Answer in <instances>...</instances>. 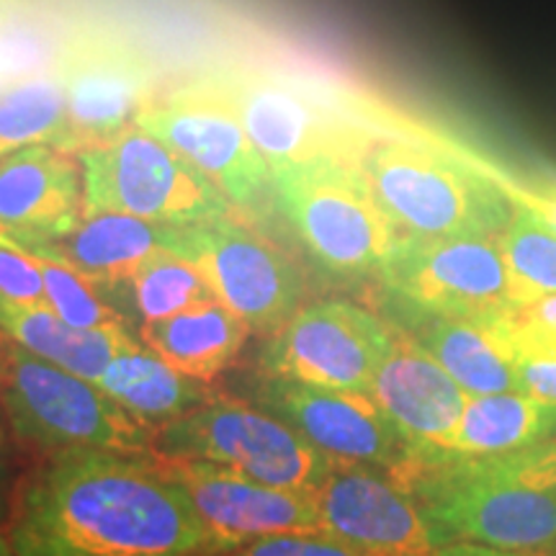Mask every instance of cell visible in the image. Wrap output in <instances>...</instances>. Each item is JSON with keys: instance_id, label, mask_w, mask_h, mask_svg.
Masks as SVG:
<instances>
[{"instance_id": "7a4b0ae2", "label": "cell", "mask_w": 556, "mask_h": 556, "mask_svg": "<svg viewBox=\"0 0 556 556\" xmlns=\"http://www.w3.org/2000/svg\"><path fill=\"white\" fill-rule=\"evenodd\" d=\"M358 168L387 217L409 238L497 240L516 212L500 180L428 137L377 135Z\"/></svg>"}, {"instance_id": "4316f807", "label": "cell", "mask_w": 556, "mask_h": 556, "mask_svg": "<svg viewBox=\"0 0 556 556\" xmlns=\"http://www.w3.org/2000/svg\"><path fill=\"white\" fill-rule=\"evenodd\" d=\"M497 248L516 302L556 294V229L539 212L516 199V212L497 238Z\"/></svg>"}, {"instance_id": "277c9868", "label": "cell", "mask_w": 556, "mask_h": 556, "mask_svg": "<svg viewBox=\"0 0 556 556\" xmlns=\"http://www.w3.org/2000/svg\"><path fill=\"white\" fill-rule=\"evenodd\" d=\"M0 405L13 433L47 454H152V430L86 381L0 332Z\"/></svg>"}, {"instance_id": "484cf974", "label": "cell", "mask_w": 556, "mask_h": 556, "mask_svg": "<svg viewBox=\"0 0 556 556\" xmlns=\"http://www.w3.org/2000/svg\"><path fill=\"white\" fill-rule=\"evenodd\" d=\"M70 148L67 106L58 75H31L0 93V157L26 148Z\"/></svg>"}, {"instance_id": "52a82bcc", "label": "cell", "mask_w": 556, "mask_h": 556, "mask_svg": "<svg viewBox=\"0 0 556 556\" xmlns=\"http://www.w3.org/2000/svg\"><path fill=\"white\" fill-rule=\"evenodd\" d=\"M135 124L189 160L235 208L258 212L270 199V168L248 135L222 70L160 90Z\"/></svg>"}, {"instance_id": "5bb4252c", "label": "cell", "mask_w": 556, "mask_h": 556, "mask_svg": "<svg viewBox=\"0 0 556 556\" xmlns=\"http://www.w3.org/2000/svg\"><path fill=\"white\" fill-rule=\"evenodd\" d=\"M315 500L325 536L364 556H433L446 546L405 486L366 464H332Z\"/></svg>"}, {"instance_id": "4fadbf2b", "label": "cell", "mask_w": 556, "mask_h": 556, "mask_svg": "<svg viewBox=\"0 0 556 556\" xmlns=\"http://www.w3.org/2000/svg\"><path fill=\"white\" fill-rule=\"evenodd\" d=\"M379 278L417 315L482 323L516 302L497 240L405 235Z\"/></svg>"}, {"instance_id": "ac0fdd59", "label": "cell", "mask_w": 556, "mask_h": 556, "mask_svg": "<svg viewBox=\"0 0 556 556\" xmlns=\"http://www.w3.org/2000/svg\"><path fill=\"white\" fill-rule=\"evenodd\" d=\"M368 394L405 438L409 454L448 448L469 402V394L405 328H394L392 351L379 366Z\"/></svg>"}, {"instance_id": "836d02e7", "label": "cell", "mask_w": 556, "mask_h": 556, "mask_svg": "<svg viewBox=\"0 0 556 556\" xmlns=\"http://www.w3.org/2000/svg\"><path fill=\"white\" fill-rule=\"evenodd\" d=\"M433 556H533V552H507V548L471 544V541H454L438 548Z\"/></svg>"}, {"instance_id": "7402d4cb", "label": "cell", "mask_w": 556, "mask_h": 556, "mask_svg": "<svg viewBox=\"0 0 556 556\" xmlns=\"http://www.w3.org/2000/svg\"><path fill=\"white\" fill-rule=\"evenodd\" d=\"M250 328L219 302L201 304L139 328V340L170 368L199 381H212L240 356Z\"/></svg>"}, {"instance_id": "603a6c76", "label": "cell", "mask_w": 556, "mask_h": 556, "mask_svg": "<svg viewBox=\"0 0 556 556\" xmlns=\"http://www.w3.org/2000/svg\"><path fill=\"white\" fill-rule=\"evenodd\" d=\"M99 387L150 430L168 426L212 402L204 381L176 371L139 343L111 361Z\"/></svg>"}, {"instance_id": "8992f818", "label": "cell", "mask_w": 556, "mask_h": 556, "mask_svg": "<svg viewBox=\"0 0 556 556\" xmlns=\"http://www.w3.org/2000/svg\"><path fill=\"white\" fill-rule=\"evenodd\" d=\"M78 157L83 217L129 214L160 225H206L238 212L204 173L137 124Z\"/></svg>"}, {"instance_id": "9c48e42d", "label": "cell", "mask_w": 556, "mask_h": 556, "mask_svg": "<svg viewBox=\"0 0 556 556\" xmlns=\"http://www.w3.org/2000/svg\"><path fill=\"white\" fill-rule=\"evenodd\" d=\"M242 122L270 173L294 165L356 163L377 131L304 83L258 67L222 70Z\"/></svg>"}, {"instance_id": "e0dca14e", "label": "cell", "mask_w": 556, "mask_h": 556, "mask_svg": "<svg viewBox=\"0 0 556 556\" xmlns=\"http://www.w3.org/2000/svg\"><path fill=\"white\" fill-rule=\"evenodd\" d=\"M83 219L80 157L26 148L0 157V235L24 253L58 240Z\"/></svg>"}, {"instance_id": "4dcf8cb0", "label": "cell", "mask_w": 556, "mask_h": 556, "mask_svg": "<svg viewBox=\"0 0 556 556\" xmlns=\"http://www.w3.org/2000/svg\"><path fill=\"white\" fill-rule=\"evenodd\" d=\"M235 556H364L325 533H281L240 548Z\"/></svg>"}, {"instance_id": "cb8c5ba5", "label": "cell", "mask_w": 556, "mask_h": 556, "mask_svg": "<svg viewBox=\"0 0 556 556\" xmlns=\"http://www.w3.org/2000/svg\"><path fill=\"white\" fill-rule=\"evenodd\" d=\"M556 438V402L523 392L469 397L467 409L451 435V454L464 458L505 456Z\"/></svg>"}, {"instance_id": "f1b7e54d", "label": "cell", "mask_w": 556, "mask_h": 556, "mask_svg": "<svg viewBox=\"0 0 556 556\" xmlns=\"http://www.w3.org/2000/svg\"><path fill=\"white\" fill-rule=\"evenodd\" d=\"M490 319L510 351L520 358V364L556 361V294L513 302L510 307Z\"/></svg>"}, {"instance_id": "44dd1931", "label": "cell", "mask_w": 556, "mask_h": 556, "mask_svg": "<svg viewBox=\"0 0 556 556\" xmlns=\"http://www.w3.org/2000/svg\"><path fill=\"white\" fill-rule=\"evenodd\" d=\"M0 332L34 356L93 384H99L111 361L137 345L129 328L80 330L67 325L50 307H26L11 302H0Z\"/></svg>"}, {"instance_id": "7c38bea8", "label": "cell", "mask_w": 556, "mask_h": 556, "mask_svg": "<svg viewBox=\"0 0 556 556\" xmlns=\"http://www.w3.org/2000/svg\"><path fill=\"white\" fill-rule=\"evenodd\" d=\"M392 343V325L368 309L345 299H319L270 336L261 364L266 377L368 394Z\"/></svg>"}, {"instance_id": "83f0119b", "label": "cell", "mask_w": 556, "mask_h": 556, "mask_svg": "<svg viewBox=\"0 0 556 556\" xmlns=\"http://www.w3.org/2000/svg\"><path fill=\"white\" fill-rule=\"evenodd\" d=\"M39 261L41 278H45L47 307L54 315L65 319L67 325L80 330L101 328H129V323L116 312L106 299L101 296L99 287L90 278L78 274L75 268L58 261Z\"/></svg>"}, {"instance_id": "d6986e66", "label": "cell", "mask_w": 556, "mask_h": 556, "mask_svg": "<svg viewBox=\"0 0 556 556\" xmlns=\"http://www.w3.org/2000/svg\"><path fill=\"white\" fill-rule=\"evenodd\" d=\"M180 229L184 225H160L129 214H93L62 238L31 248L29 255L65 263L93 283H111L135 274L160 253L176 255Z\"/></svg>"}, {"instance_id": "d6a6232c", "label": "cell", "mask_w": 556, "mask_h": 556, "mask_svg": "<svg viewBox=\"0 0 556 556\" xmlns=\"http://www.w3.org/2000/svg\"><path fill=\"white\" fill-rule=\"evenodd\" d=\"M518 201H523L526 206H531L533 212H539L548 225L556 229V176H546L536 180L531 189H516L510 191Z\"/></svg>"}, {"instance_id": "30bf717a", "label": "cell", "mask_w": 556, "mask_h": 556, "mask_svg": "<svg viewBox=\"0 0 556 556\" xmlns=\"http://www.w3.org/2000/svg\"><path fill=\"white\" fill-rule=\"evenodd\" d=\"M52 73L65 93L70 155L122 135L160 93L150 54L137 41L101 26H80L70 34Z\"/></svg>"}, {"instance_id": "d4e9b609", "label": "cell", "mask_w": 556, "mask_h": 556, "mask_svg": "<svg viewBox=\"0 0 556 556\" xmlns=\"http://www.w3.org/2000/svg\"><path fill=\"white\" fill-rule=\"evenodd\" d=\"M96 287L124 319L127 309L137 317V330L148 323L217 302L197 266L173 253L155 255L122 281L96 283Z\"/></svg>"}, {"instance_id": "f546056e", "label": "cell", "mask_w": 556, "mask_h": 556, "mask_svg": "<svg viewBox=\"0 0 556 556\" xmlns=\"http://www.w3.org/2000/svg\"><path fill=\"white\" fill-rule=\"evenodd\" d=\"M0 302L47 307L39 261L18 248L0 245Z\"/></svg>"}, {"instance_id": "3957f363", "label": "cell", "mask_w": 556, "mask_h": 556, "mask_svg": "<svg viewBox=\"0 0 556 556\" xmlns=\"http://www.w3.org/2000/svg\"><path fill=\"white\" fill-rule=\"evenodd\" d=\"M405 486L446 544L471 541L507 552H546L556 546V495L505 482L482 458L446 448L409 454L389 475Z\"/></svg>"}, {"instance_id": "2e32d148", "label": "cell", "mask_w": 556, "mask_h": 556, "mask_svg": "<svg viewBox=\"0 0 556 556\" xmlns=\"http://www.w3.org/2000/svg\"><path fill=\"white\" fill-rule=\"evenodd\" d=\"M155 462L189 495L217 554L281 533H323L312 492L278 490L193 458L155 456Z\"/></svg>"}, {"instance_id": "1f68e13d", "label": "cell", "mask_w": 556, "mask_h": 556, "mask_svg": "<svg viewBox=\"0 0 556 556\" xmlns=\"http://www.w3.org/2000/svg\"><path fill=\"white\" fill-rule=\"evenodd\" d=\"M520 392L528 397L556 402V361L552 364H539V361L520 364Z\"/></svg>"}, {"instance_id": "ba28073f", "label": "cell", "mask_w": 556, "mask_h": 556, "mask_svg": "<svg viewBox=\"0 0 556 556\" xmlns=\"http://www.w3.org/2000/svg\"><path fill=\"white\" fill-rule=\"evenodd\" d=\"M152 454L227 467L253 482L315 495L332 458L266 409L214 400L152 435Z\"/></svg>"}, {"instance_id": "6da1fadb", "label": "cell", "mask_w": 556, "mask_h": 556, "mask_svg": "<svg viewBox=\"0 0 556 556\" xmlns=\"http://www.w3.org/2000/svg\"><path fill=\"white\" fill-rule=\"evenodd\" d=\"M13 556L217 554L204 520L155 458L60 454L18 497Z\"/></svg>"}, {"instance_id": "e575fe53", "label": "cell", "mask_w": 556, "mask_h": 556, "mask_svg": "<svg viewBox=\"0 0 556 556\" xmlns=\"http://www.w3.org/2000/svg\"><path fill=\"white\" fill-rule=\"evenodd\" d=\"M9 544H5V541L3 539H0V556H5V554H9Z\"/></svg>"}, {"instance_id": "5b68a950", "label": "cell", "mask_w": 556, "mask_h": 556, "mask_svg": "<svg viewBox=\"0 0 556 556\" xmlns=\"http://www.w3.org/2000/svg\"><path fill=\"white\" fill-rule=\"evenodd\" d=\"M270 199L315 266L336 278L381 276L405 238L356 163L323 160L270 173Z\"/></svg>"}, {"instance_id": "ffe728a7", "label": "cell", "mask_w": 556, "mask_h": 556, "mask_svg": "<svg viewBox=\"0 0 556 556\" xmlns=\"http://www.w3.org/2000/svg\"><path fill=\"white\" fill-rule=\"evenodd\" d=\"M413 315V323L405 330L469 397L520 392V358L510 351L492 319L477 323L417 312Z\"/></svg>"}, {"instance_id": "9a60e30c", "label": "cell", "mask_w": 556, "mask_h": 556, "mask_svg": "<svg viewBox=\"0 0 556 556\" xmlns=\"http://www.w3.org/2000/svg\"><path fill=\"white\" fill-rule=\"evenodd\" d=\"M253 400L332 462L366 464L394 475L409 458L405 438L371 394L266 377L253 387Z\"/></svg>"}, {"instance_id": "8fae6325", "label": "cell", "mask_w": 556, "mask_h": 556, "mask_svg": "<svg viewBox=\"0 0 556 556\" xmlns=\"http://www.w3.org/2000/svg\"><path fill=\"white\" fill-rule=\"evenodd\" d=\"M176 255L250 332L276 336L302 307L304 283L289 255L238 219L184 225Z\"/></svg>"}]
</instances>
